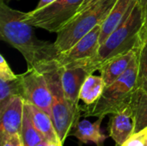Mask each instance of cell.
Wrapping results in <instances>:
<instances>
[{
	"label": "cell",
	"mask_w": 147,
	"mask_h": 146,
	"mask_svg": "<svg viewBox=\"0 0 147 146\" xmlns=\"http://www.w3.org/2000/svg\"><path fill=\"white\" fill-rule=\"evenodd\" d=\"M25 12L10 8L0 0V37L23 56L28 68H38L55 60L59 53L53 43L39 40L33 26L22 20Z\"/></svg>",
	"instance_id": "1"
},
{
	"label": "cell",
	"mask_w": 147,
	"mask_h": 146,
	"mask_svg": "<svg viewBox=\"0 0 147 146\" xmlns=\"http://www.w3.org/2000/svg\"><path fill=\"white\" fill-rule=\"evenodd\" d=\"M144 23L141 0H137L127 17L100 45L95 58L84 69L89 74H93L109 59L134 50L141 38Z\"/></svg>",
	"instance_id": "2"
},
{
	"label": "cell",
	"mask_w": 147,
	"mask_h": 146,
	"mask_svg": "<svg viewBox=\"0 0 147 146\" xmlns=\"http://www.w3.org/2000/svg\"><path fill=\"white\" fill-rule=\"evenodd\" d=\"M47 78L52 95V120L59 140L64 143L70 131L78 121L81 109H76L66 99L61 83V67L55 60L36 68Z\"/></svg>",
	"instance_id": "3"
},
{
	"label": "cell",
	"mask_w": 147,
	"mask_h": 146,
	"mask_svg": "<svg viewBox=\"0 0 147 146\" xmlns=\"http://www.w3.org/2000/svg\"><path fill=\"white\" fill-rule=\"evenodd\" d=\"M137 63L135 56L125 71L115 82L104 88L100 98L92 105L80 107L81 114L84 116H106L116 114L129 104L131 95L136 88Z\"/></svg>",
	"instance_id": "4"
},
{
	"label": "cell",
	"mask_w": 147,
	"mask_h": 146,
	"mask_svg": "<svg viewBox=\"0 0 147 146\" xmlns=\"http://www.w3.org/2000/svg\"><path fill=\"white\" fill-rule=\"evenodd\" d=\"M117 0H99L90 9L76 15L57 33L53 42L59 52L66 51L98 25H102Z\"/></svg>",
	"instance_id": "5"
},
{
	"label": "cell",
	"mask_w": 147,
	"mask_h": 146,
	"mask_svg": "<svg viewBox=\"0 0 147 146\" xmlns=\"http://www.w3.org/2000/svg\"><path fill=\"white\" fill-rule=\"evenodd\" d=\"M84 0H55L40 9L24 13L22 20L34 28L58 33L78 13Z\"/></svg>",
	"instance_id": "6"
},
{
	"label": "cell",
	"mask_w": 147,
	"mask_h": 146,
	"mask_svg": "<svg viewBox=\"0 0 147 146\" xmlns=\"http://www.w3.org/2000/svg\"><path fill=\"white\" fill-rule=\"evenodd\" d=\"M101 29L102 25L96 26L70 49L59 52L55 59L57 65L62 68H84L98 52Z\"/></svg>",
	"instance_id": "7"
},
{
	"label": "cell",
	"mask_w": 147,
	"mask_h": 146,
	"mask_svg": "<svg viewBox=\"0 0 147 146\" xmlns=\"http://www.w3.org/2000/svg\"><path fill=\"white\" fill-rule=\"evenodd\" d=\"M20 76L23 99L46 112L52 118V95L44 73L36 68H28Z\"/></svg>",
	"instance_id": "8"
},
{
	"label": "cell",
	"mask_w": 147,
	"mask_h": 146,
	"mask_svg": "<svg viewBox=\"0 0 147 146\" xmlns=\"http://www.w3.org/2000/svg\"><path fill=\"white\" fill-rule=\"evenodd\" d=\"M24 104L25 100L22 96H14L0 108L1 133H21Z\"/></svg>",
	"instance_id": "9"
},
{
	"label": "cell",
	"mask_w": 147,
	"mask_h": 146,
	"mask_svg": "<svg viewBox=\"0 0 147 146\" xmlns=\"http://www.w3.org/2000/svg\"><path fill=\"white\" fill-rule=\"evenodd\" d=\"M90 74L84 68L61 67V83L65 96L71 106L76 109H80L78 105L80 90L84 80Z\"/></svg>",
	"instance_id": "10"
},
{
	"label": "cell",
	"mask_w": 147,
	"mask_h": 146,
	"mask_svg": "<svg viewBox=\"0 0 147 146\" xmlns=\"http://www.w3.org/2000/svg\"><path fill=\"white\" fill-rule=\"evenodd\" d=\"M135 128V118L129 104L121 111L114 114L111 119L109 136L116 145H122L134 133Z\"/></svg>",
	"instance_id": "11"
},
{
	"label": "cell",
	"mask_w": 147,
	"mask_h": 146,
	"mask_svg": "<svg viewBox=\"0 0 147 146\" xmlns=\"http://www.w3.org/2000/svg\"><path fill=\"white\" fill-rule=\"evenodd\" d=\"M137 0H117L107 18L102 24L100 45L127 17Z\"/></svg>",
	"instance_id": "12"
},
{
	"label": "cell",
	"mask_w": 147,
	"mask_h": 146,
	"mask_svg": "<svg viewBox=\"0 0 147 146\" xmlns=\"http://www.w3.org/2000/svg\"><path fill=\"white\" fill-rule=\"evenodd\" d=\"M134 56L135 52L134 49L126 53L115 56L109 59L102 65L99 71L104 81L105 87L115 82L125 73V71L131 65Z\"/></svg>",
	"instance_id": "13"
},
{
	"label": "cell",
	"mask_w": 147,
	"mask_h": 146,
	"mask_svg": "<svg viewBox=\"0 0 147 146\" xmlns=\"http://www.w3.org/2000/svg\"><path fill=\"white\" fill-rule=\"evenodd\" d=\"M103 118V116L98 117L97 120L93 123L87 120L78 121L75 126L76 129L73 133L74 136L82 143L93 142L96 146H104V141L107 139V135H105L101 130V124Z\"/></svg>",
	"instance_id": "14"
},
{
	"label": "cell",
	"mask_w": 147,
	"mask_h": 146,
	"mask_svg": "<svg viewBox=\"0 0 147 146\" xmlns=\"http://www.w3.org/2000/svg\"><path fill=\"white\" fill-rule=\"evenodd\" d=\"M32 122L40 133L46 139L47 141H60L56 133L53 120L46 112L38 108L34 105L26 102Z\"/></svg>",
	"instance_id": "15"
},
{
	"label": "cell",
	"mask_w": 147,
	"mask_h": 146,
	"mask_svg": "<svg viewBox=\"0 0 147 146\" xmlns=\"http://www.w3.org/2000/svg\"><path fill=\"white\" fill-rule=\"evenodd\" d=\"M135 118L134 133H138L147 127V93L135 88L129 102Z\"/></svg>",
	"instance_id": "16"
},
{
	"label": "cell",
	"mask_w": 147,
	"mask_h": 146,
	"mask_svg": "<svg viewBox=\"0 0 147 146\" xmlns=\"http://www.w3.org/2000/svg\"><path fill=\"white\" fill-rule=\"evenodd\" d=\"M105 83L101 76L89 75L84 80L79 95V99L86 105H92L102 96Z\"/></svg>",
	"instance_id": "17"
},
{
	"label": "cell",
	"mask_w": 147,
	"mask_h": 146,
	"mask_svg": "<svg viewBox=\"0 0 147 146\" xmlns=\"http://www.w3.org/2000/svg\"><path fill=\"white\" fill-rule=\"evenodd\" d=\"M134 52L137 63L136 88L147 93V34L141 35Z\"/></svg>",
	"instance_id": "18"
},
{
	"label": "cell",
	"mask_w": 147,
	"mask_h": 146,
	"mask_svg": "<svg viewBox=\"0 0 147 146\" xmlns=\"http://www.w3.org/2000/svg\"><path fill=\"white\" fill-rule=\"evenodd\" d=\"M21 137L23 146H36L43 141H46V139L34 126L26 102L24 104V114L21 130Z\"/></svg>",
	"instance_id": "19"
},
{
	"label": "cell",
	"mask_w": 147,
	"mask_h": 146,
	"mask_svg": "<svg viewBox=\"0 0 147 146\" xmlns=\"http://www.w3.org/2000/svg\"><path fill=\"white\" fill-rule=\"evenodd\" d=\"M14 96L23 98V89L21 76L14 80L0 79V108L4 107Z\"/></svg>",
	"instance_id": "20"
},
{
	"label": "cell",
	"mask_w": 147,
	"mask_h": 146,
	"mask_svg": "<svg viewBox=\"0 0 147 146\" xmlns=\"http://www.w3.org/2000/svg\"><path fill=\"white\" fill-rule=\"evenodd\" d=\"M1 146H23L21 133H1Z\"/></svg>",
	"instance_id": "21"
},
{
	"label": "cell",
	"mask_w": 147,
	"mask_h": 146,
	"mask_svg": "<svg viewBox=\"0 0 147 146\" xmlns=\"http://www.w3.org/2000/svg\"><path fill=\"white\" fill-rule=\"evenodd\" d=\"M18 77L12 69L9 67V64L5 60L3 55H0V79L4 80H14Z\"/></svg>",
	"instance_id": "22"
},
{
	"label": "cell",
	"mask_w": 147,
	"mask_h": 146,
	"mask_svg": "<svg viewBox=\"0 0 147 146\" xmlns=\"http://www.w3.org/2000/svg\"><path fill=\"white\" fill-rule=\"evenodd\" d=\"M121 146H147V139L145 135L140 132L138 133L133 134Z\"/></svg>",
	"instance_id": "23"
},
{
	"label": "cell",
	"mask_w": 147,
	"mask_h": 146,
	"mask_svg": "<svg viewBox=\"0 0 147 146\" xmlns=\"http://www.w3.org/2000/svg\"><path fill=\"white\" fill-rule=\"evenodd\" d=\"M98 1L99 0H84L83 2V3L81 4L80 8L78 9V13H77V15L79 14V13H81V12H83V11H84V10H86V9H90L91 6H93L94 4H96Z\"/></svg>",
	"instance_id": "24"
},
{
	"label": "cell",
	"mask_w": 147,
	"mask_h": 146,
	"mask_svg": "<svg viewBox=\"0 0 147 146\" xmlns=\"http://www.w3.org/2000/svg\"><path fill=\"white\" fill-rule=\"evenodd\" d=\"M142 3V8H143V12H144V29L142 32L141 35H146L147 34V0H141Z\"/></svg>",
	"instance_id": "25"
},
{
	"label": "cell",
	"mask_w": 147,
	"mask_h": 146,
	"mask_svg": "<svg viewBox=\"0 0 147 146\" xmlns=\"http://www.w3.org/2000/svg\"><path fill=\"white\" fill-rule=\"evenodd\" d=\"M54 1H55V0H40L39 3H38V4H37V6H36V8H34V9H40V8H43L44 6L49 4V3H53V2H54Z\"/></svg>",
	"instance_id": "26"
},
{
	"label": "cell",
	"mask_w": 147,
	"mask_h": 146,
	"mask_svg": "<svg viewBox=\"0 0 147 146\" xmlns=\"http://www.w3.org/2000/svg\"><path fill=\"white\" fill-rule=\"evenodd\" d=\"M46 146H63L61 141H47Z\"/></svg>",
	"instance_id": "27"
},
{
	"label": "cell",
	"mask_w": 147,
	"mask_h": 146,
	"mask_svg": "<svg viewBox=\"0 0 147 146\" xmlns=\"http://www.w3.org/2000/svg\"><path fill=\"white\" fill-rule=\"evenodd\" d=\"M47 140L46 141H43L42 143H40V144H39V145H37L36 146H46V145H47Z\"/></svg>",
	"instance_id": "28"
},
{
	"label": "cell",
	"mask_w": 147,
	"mask_h": 146,
	"mask_svg": "<svg viewBox=\"0 0 147 146\" xmlns=\"http://www.w3.org/2000/svg\"><path fill=\"white\" fill-rule=\"evenodd\" d=\"M141 133H142L145 136H146L147 137V127L146 128V129H144L143 131H141Z\"/></svg>",
	"instance_id": "29"
},
{
	"label": "cell",
	"mask_w": 147,
	"mask_h": 146,
	"mask_svg": "<svg viewBox=\"0 0 147 146\" xmlns=\"http://www.w3.org/2000/svg\"><path fill=\"white\" fill-rule=\"evenodd\" d=\"M4 2H6V3H8V2H9V1H11V0H3Z\"/></svg>",
	"instance_id": "30"
},
{
	"label": "cell",
	"mask_w": 147,
	"mask_h": 146,
	"mask_svg": "<svg viewBox=\"0 0 147 146\" xmlns=\"http://www.w3.org/2000/svg\"><path fill=\"white\" fill-rule=\"evenodd\" d=\"M145 137H146V139H147V137H146V136H145Z\"/></svg>",
	"instance_id": "31"
}]
</instances>
